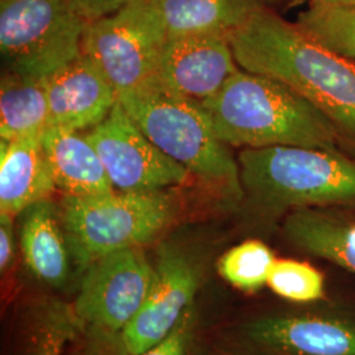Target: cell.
I'll return each mask as SVG.
<instances>
[{
	"instance_id": "obj_4",
	"label": "cell",
	"mask_w": 355,
	"mask_h": 355,
	"mask_svg": "<svg viewBox=\"0 0 355 355\" xmlns=\"http://www.w3.org/2000/svg\"><path fill=\"white\" fill-rule=\"evenodd\" d=\"M242 190L270 212L355 203V162L338 152L270 146L239 155Z\"/></svg>"
},
{
	"instance_id": "obj_20",
	"label": "cell",
	"mask_w": 355,
	"mask_h": 355,
	"mask_svg": "<svg viewBox=\"0 0 355 355\" xmlns=\"http://www.w3.org/2000/svg\"><path fill=\"white\" fill-rule=\"evenodd\" d=\"M297 26L321 46L354 62L355 3L333 6L312 1L300 13Z\"/></svg>"
},
{
	"instance_id": "obj_27",
	"label": "cell",
	"mask_w": 355,
	"mask_h": 355,
	"mask_svg": "<svg viewBox=\"0 0 355 355\" xmlns=\"http://www.w3.org/2000/svg\"><path fill=\"white\" fill-rule=\"evenodd\" d=\"M91 343L82 355H124L119 343V336L104 334L101 331L89 330Z\"/></svg>"
},
{
	"instance_id": "obj_9",
	"label": "cell",
	"mask_w": 355,
	"mask_h": 355,
	"mask_svg": "<svg viewBox=\"0 0 355 355\" xmlns=\"http://www.w3.org/2000/svg\"><path fill=\"white\" fill-rule=\"evenodd\" d=\"M112 186L121 192H158L183 184L189 170L161 152L130 120L121 103L85 133Z\"/></svg>"
},
{
	"instance_id": "obj_28",
	"label": "cell",
	"mask_w": 355,
	"mask_h": 355,
	"mask_svg": "<svg viewBox=\"0 0 355 355\" xmlns=\"http://www.w3.org/2000/svg\"><path fill=\"white\" fill-rule=\"evenodd\" d=\"M315 3L322 4H333V6H341V4H354L355 0H312Z\"/></svg>"
},
{
	"instance_id": "obj_16",
	"label": "cell",
	"mask_w": 355,
	"mask_h": 355,
	"mask_svg": "<svg viewBox=\"0 0 355 355\" xmlns=\"http://www.w3.org/2000/svg\"><path fill=\"white\" fill-rule=\"evenodd\" d=\"M20 248L29 271L42 283L60 288L70 274L71 254L64 237L60 212L49 199L21 214Z\"/></svg>"
},
{
	"instance_id": "obj_15",
	"label": "cell",
	"mask_w": 355,
	"mask_h": 355,
	"mask_svg": "<svg viewBox=\"0 0 355 355\" xmlns=\"http://www.w3.org/2000/svg\"><path fill=\"white\" fill-rule=\"evenodd\" d=\"M41 142L55 187L66 196H95L116 191L85 135L49 127L41 135Z\"/></svg>"
},
{
	"instance_id": "obj_22",
	"label": "cell",
	"mask_w": 355,
	"mask_h": 355,
	"mask_svg": "<svg viewBox=\"0 0 355 355\" xmlns=\"http://www.w3.org/2000/svg\"><path fill=\"white\" fill-rule=\"evenodd\" d=\"M267 286L293 303H313L325 296L324 275L316 267L295 259H275Z\"/></svg>"
},
{
	"instance_id": "obj_24",
	"label": "cell",
	"mask_w": 355,
	"mask_h": 355,
	"mask_svg": "<svg viewBox=\"0 0 355 355\" xmlns=\"http://www.w3.org/2000/svg\"><path fill=\"white\" fill-rule=\"evenodd\" d=\"M193 327L195 312L191 305L165 338L140 355H187Z\"/></svg>"
},
{
	"instance_id": "obj_14",
	"label": "cell",
	"mask_w": 355,
	"mask_h": 355,
	"mask_svg": "<svg viewBox=\"0 0 355 355\" xmlns=\"http://www.w3.org/2000/svg\"><path fill=\"white\" fill-rule=\"evenodd\" d=\"M41 136L1 141L0 215L16 218L55 190Z\"/></svg>"
},
{
	"instance_id": "obj_10",
	"label": "cell",
	"mask_w": 355,
	"mask_h": 355,
	"mask_svg": "<svg viewBox=\"0 0 355 355\" xmlns=\"http://www.w3.org/2000/svg\"><path fill=\"white\" fill-rule=\"evenodd\" d=\"M152 286L137 316L119 336L124 355H140L173 330L190 308L203 279L193 254L174 243L161 246Z\"/></svg>"
},
{
	"instance_id": "obj_18",
	"label": "cell",
	"mask_w": 355,
	"mask_h": 355,
	"mask_svg": "<svg viewBox=\"0 0 355 355\" xmlns=\"http://www.w3.org/2000/svg\"><path fill=\"white\" fill-rule=\"evenodd\" d=\"M287 239L304 253L355 274V224L315 208L295 209L284 223Z\"/></svg>"
},
{
	"instance_id": "obj_25",
	"label": "cell",
	"mask_w": 355,
	"mask_h": 355,
	"mask_svg": "<svg viewBox=\"0 0 355 355\" xmlns=\"http://www.w3.org/2000/svg\"><path fill=\"white\" fill-rule=\"evenodd\" d=\"M135 0H73L78 13L89 23L116 12Z\"/></svg>"
},
{
	"instance_id": "obj_26",
	"label": "cell",
	"mask_w": 355,
	"mask_h": 355,
	"mask_svg": "<svg viewBox=\"0 0 355 355\" xmlns=\"http://www.w3.org/2000/svg\"><path fill=\"white\" fill-rule=\"evenodd\" d=\"M13 217L0 215V270L6 272L12 266L15 259V232Z\"/></svg>"
},
{
	"instance_id": "obj_2",
	"label": "cell",
	"mask_w": 355,
	"mask_h": 355,
	"mask_svg": "<svg viewBox=\"0 0 355 355\" xmlns=\"http://www.w3.org/2000/svg\"><path fill=\"white\" fill-rule=\"evenodd\" d=\"M200 104L227 145L337 152V127L304 96L274 78L239 69L223 89Z\"/></svg>"
},
{
	"instance_id": "obj_19",
	"label": "cell",
	"mask_w": 355,
	"mask_h": 355,
	"mask_svg": "<svg viewBox=\"0 0 355 355\" xmlns=\"http://www.w3.org/2000/svg\"><path fill=\"white\" fill-rule=\"evenodd\" d=\"M49 127L51 112L45 78L36 79L7 71L0 85L1 141L41 136Z\"/></svg>"
},
{
	"instance_id": "obj_5",
	"label": "cell",
	"mask_w": 355,
	"mask_h": 355,
	"mask_svg": "<svg viewBox=\"0 0 355 355\" xmlns=\"http://www.w3.org/2000/svg\"><path fill=\"white\" fill-rule=\"evenodd\" d=\"M174 216V200L164 191L64 195L60 209L67 246L80 272L108 254L155 240Z\"/></svg>"
},
{
	"instance_id": "obj_17",
	"label": "cell",
	"mask_w": 355,
	"mask_h": 355,
	"mask_svg": "<svg viewBox=\"0 0 355 355\" xmlns=\"http://www.w3.org/2000/svg\"><path fill=\"white\" fill-rule=\"evenodd\" d=\"M168 37L236 31L261 6L259 0H150Z\"/></svg>"
},
{
	"instance_id": "obj_23",
	"label": "cell",
	"mask_w": 355,
	"mask_h": 355,
	"mask_svg": "<svg viewBox=\"0 0 355 355\" xmlns=\"http://www.w3.org/2000/svg\"><path fill=\"white\" fill-rule=\"evenodd\" d=\"M79 328L73 308L61 303L51 304L38 329L37 337L29 355H62L64 346Z\"/></svg>"
},
{
	"instance_id": "obj_12",
	"label": "cell",
	"mask_w": 355,
	"mask_h": 355,
	"mask_svg": "<svg viewBox=\"0 0 355 355\" xmlns=\"http://www.w3.org/2000/svg\"><path fill=\"white\" fill-rule=\"evenodd\" d=\"M51 127L89 130L103 123L116 103L119 92L102 69L83 53L45 78Z\"/></svg>"
},
{
	"instance_id": "obj_7",
	"label": "cell",
	"mask_w": 355,
	"mask_h": 355,
	"mask_svg": "<svg viewBox=\"0 0 355 355\" xmlns=\"http://www.w3.org/2000/svg\"><path fill=\"white\" fill-rule=\"evenodd\" d=\"M168 35L150 0H135L86 23L82 53L94 60L119 96L155 79Z\"/></svg>"
},
{
	"instance_id": "obj_21",
	"label": "cell",
	"mask_w": 355,
	"mask_h": 355,
	"mask_svg": "<svg viewBox=\"0 0 355 355\" xmlns=\"http://www.w3.org/2000/svg\"><path fill=\"white\" fill-rule=\"evenodd\" d=\"M275 259L263 242L250 240L223 254L217 262V271L234 288L257 292L266 286Z\"/></svg>"
},
{
	"instance_id": "obj_1",
	"label": "cell",
	"mask_w": 355,
	"mask_h": 355,
	"mask_svg": "<svg viewBox=\"0 0 355 355\" xmlns=\"http://www.w3.org/2000/svg\"><path fill=\"white\" fill-rule=\"evenodd\" d=\"M239 66L283 82L355 141V64L263 6L229 33Z\"/></svg>"
},
{
	"instance_id": "obj_3",
	"label": "cell",
	"mask_w": 355,
	"mask_h": 355,
	"mask_svg": "<svg viewBox=\"0 0 355 355\" xmlns=\"http://www.w3.org/2000/svg\"><path fill=\"white\" fill-rule=\"evenodd\" d=\"M130 120L153 144L190 174L241 196L240 166L216 135L203 105L155 79L119 96Z\"/></svg>"
},
{
	"instance_id": "obj_8",
	"label": "cell",
	"mask_w": 355,
	"mask_h": 355,
	"mask_svg": "<svg viewBox=\"0 0 355 355\" xmlns=\"http://www.w3.org/2000/svg\"><path fill=\"white\" fill-rule=\"evenodd\" d=\"M154 267L140 248L108 254L82 271L73 308L78 325L120 336L137 316L152 286Z\"/></svg>"
},
{
	"instance_id": "obj_11",
	"label": "cell",
	"mask_w": 355,
	"mask_h": 355,
	"mask_svg": "<svg viewBox=\"0 0 355 355\" xmlns=\"http://www.w3.org/2000/svg\"><path fill=\"white\" fill-rule=\"evenodd\" d=\"M227 35L192 33L168 37L155 80L198 102L214 96L239 67Z\"/></svg>"
},
{
	"instance_id": "obj_13",
	"label": "cell",
	"mask_w": 355,
	"mask_h": 355,
	"mask_svg": "<svg viewBox=\"0 0 355 355\" xmlns=\"http://www.w3.org/2000/svg\"><path fill=\"white\" fill-rule=\"evenodd\" d=\"M248 338L277 355H355V324L322 315H275L246 327Z\"/></svg>"
},
{
	"instance_id": "obj_6",
	"label": "cell",
	"mask_w": 355,
	"mask_h": 355,
	"mask_svg": "<svg viewBox=\"0 0 355 355\" xmlns=\"http://www.w3.org/2000/svg\"><path fill=\"white\" fill-rule=\"evenodd\" d=\"M86 20L73 0H0V51L8 71L42 79L82 54Z\"/></svg>"
}]
</instances>
